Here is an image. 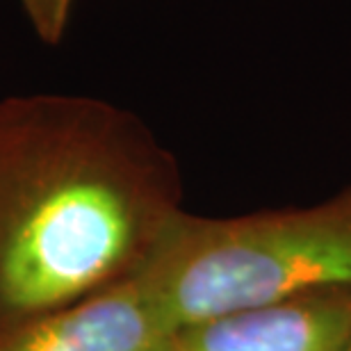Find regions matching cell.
<instances>
[{
    "instance_id": "5",
    "label": "cell",
    "mask_w": 351,
    "mask_h": 351,
    "mask_svg": "<svg viewBox=\"0 0 351 351\" xmlns=\"http://www.w3.org/2000/svg\"><path fill=\"white\" fill-rule=\"evenodd\" d=\"M34 34L51 46H58L71 19L73 0H19Z\"/></svg>"
},
{
    "instance_id": "2",
    "label": "cell",
    "mask_w": 351,
    "mask_h": 351,
    "mask_svg": "<svg viewBox=\"0 0 351 351\" xmlns=\"http://www.w3.org/2000/svg\"><path fill=\"white\" fill-rule=\"evenodd\" d=\"M132 276L176 328L351 287V185L306 208L171 217Z\"/></svg>"
},
{
    "instance_id": "1",
    "label": "cell",
    "mask_w": 351,
    "mask_h": 351,
    "mask_svg": "<svg viewBox=\"0 0 351 351\" xmlns=\"http://www.w3.org/2000/svg\"><path fill=\"white\" fill-rule=\"evenodd\" d=\"M182 210L176 158L94 96L0 98V331L130 276Z\"/></svg>"
},
{
    "instance_id": "3",
    "label": "cell",
    "mask_w": 351,
    "mask_h": 351,
    "mask_svg": "<svg viewBox=\"0 0 351 351\" xmlns=\"http://www.w3.org/2000/svg\"><path fill=\"white\" fill-rule=\"evenodd\" d=\"M176 328L137 276L0 331V351H171Z\"/></svg>"
},
{
    "instance_id": "6",
    "label": "cell",
    "mask_w": 351,
    "mask_h": 351,
    "mask_svg": "<svg viewBox=\"0 0 351 351\" xmlns=\"http://www.w3.org/2000/svg\"><path fill=\"white\" fill-rule=\"evenodd\" d=\"M349 351H351V347H349Z\"/></svg>"
},
{
    "instance_id": "4",
    "label": "cell",
    "mask_w": 351,
    "mask_h": 351,
    "mask_svg": "<svg viewBox=\"0 0 351 351\" xmlns=\"http://www.w3.org/2000/svg\"><path fill=\"white\" fill-rule=\"evenodd\" d=\"M351 287L308 292L176 331L171 351H349Z\"/></svg>"
}]
</instances>
